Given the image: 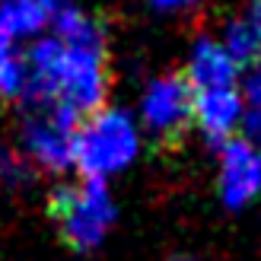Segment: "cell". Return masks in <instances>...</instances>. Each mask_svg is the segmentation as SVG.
I'll use <instances>...</instances> for the list:
<instances>
[{
	"label": "cell",
	"mask_w": 261,
	"mask_h": 261,
	"mask_svg": "<svg viewBox=\"0 0 261 261\" xmlns=\"http://www.w3.org/2000/svg\"><path fill=\"white\" fill-rule=\"evenodd\" d=\"M0 181L4 185H22V181H29V169L25 163H19L13 153L0 150Z\"/></svg>",
	"instance_id": "10"
},
{
	"label": "cell",
	"mask_w": 261,
	"mask_h": 261,
	"mask_svg": "<svg viewBox=\"0 0 261 261\" xmlns=\"http://www.w3.org/2000/svg\"><path fill=\"white\" fill-rule=\"evenodd\" d=\"M25 89V64L19 58L16 45H13V38H7L0 32V96H22Z\"/></svg>",
	"instance_id": "9"
},
{
	"label": "cell",
	"mask_w": 261,
	"mask_h": 261,
	"mask_svg": "<svg viewBox=\"0 0 261 261\" xmlns=\"http://www.w3.org/2000/svg\"><path fill=\"white\" fill-rule=\"evenodd\" d=\"M261 191V156L249 140H226L220 153V194L226 207H245Z\"/></svg>",
	"instance_id": "5"
},
{
	"label": "cell",
	"mask_w": 261,
	"mask_h": 261,
	"mask_svg": "<svg viewBox=\"0 0 261 261\" xmlns=\"http://www.w3.org/2000/svg\"><path fill=\"white\" fill-rule=\"evenodd\" d=\"M245 25V32L255 38V45L261 48V0H249V7H245V16L239 19Z\"/></svg>",
	"instance_id": "11"
},
{
	"label": "cell",
	"mask_w": 261,
	"mask_h": 261,
	"mask_svg": "<svg viewBox=\"0 0 261 261\" xmlns=\"http://www.w3.org/2000/svg\"><path fill=\"white\" fill-rule=\"evenodd\" d=\"M194 121L214 140L223 147L232 140V130L242 121V96L239 89H220V93H194Z\"/></svg>",
	"instance_id": "7"
},
{
	"label": "cell",
	"mask_w": 261,
	"mask_h": 261,
	"mask_svg": "<svg viewBox=\"0 0 261 261\" xmlns=\"http://www.w3.org/2000/svg\"><path fill=\"white\" fill-rule=\"evenodd\" d=\"M76 118H70L67 112H61L55 106H38L29 109V118L22 127V140L29 156L51 172H64L73 163V130Z\"/></svg>",
	"instance_id": "4"
},
{
	"label": "cell",
	"mask_w": 261,
	"mask_h": 261,
	"mask_svg": "<svg viewBox=\"0 0 261 261\" xmlns=\"http://www.w3.org/2000/svg\"><path fill=\"white\" fill-rule=\"evenodd\" d=\"M181 76L188 80L191 93H220V89H236L239 67L220 42L201 38V42L191 48L188 67Z\"/></svg>",
	"instance_id": "6"
},
{
	"label": "cell",
	"mask_w": 261,
	"mask_h": 261,
	"mask_svg": "<svg viewBox=\"0 0 261 261\" xmlns=\"http://www.w3.org/2000/svg\"><path fill=\"white\" fill-rule=\"evenodd\" d=\"M137 156V127L118 109H99L73 130V163L83 178H102Z\"/></svg>",
	"instance_id": "2"
},
{
	"label": "cell",
	"mask_w": 261,
	"mask_h": 261,
	"mask_svg": "<svg viewBox=\"0 0 261 261\" xmlns=\"http://www.w3.org/2000/svg\"><path fill=\"white\" fill-rule=\"evenodd\" d=\"M169 261H194V258H185V255H175V258H169Z\"/></svg>",
	"instance_id": "14"
},
{
	"label": "cell",
	"mask_w": 261,
	"mask_h": 261,
	"mask_svg": "<svg viewBox=\"0 0 261 261\" xmlns=\"http://www.w3.org/2000/svg\"><path fill=\"white\" fill-rule=\"evenodd\" d=\"M143 127L160 147H172L194 121V93L181 73H166L143 93Z\"/></svg>",
	"instance_id": "3"
},
{
	"label": "cell",
	"mask_w": 261,
	"mask_h": 261,
	"mask_svg": "<svg viewBox=\"0 0 261 261\" xmlns=\"http://www.w3.org/2000/svg\"><path fill=\"white\" fill-rule=\"evenodd\" d=\"M245 130H249V143L261 156V102L249 106V118H245Z\"/></svg>",
	"instance_id": "12"
},
{
	"label": "cell",
	"mask_w": 261,
	"mask_h": 261,
	"mask_svg": "<svg viewBox=\"0 0 261 261\" xmlns=\"http://www.w3.org/2000/svg\"><path fill=\"white\" fill-rule=\"evenodd\" d=\"M156 7H163V10H178V7H191V4H198V0H153Z\"/></svg>",
	"instance_id": "13"
},
{
	"label": "cell",
	"mask_w": 261,
	"mask_h": 261,
	"mask_svg": "<svg viewBox=\"0 0 261 261\" xmlns=\"http://www.w3.org/2000/svg\"><path fill=\"white\" fill-rule=\"evenodd\" d=\"M48 22L42 0H0V32L7 38L35 35Z\"/></svg>",
	"instance_id": "8"
},
{
	"label": "cell",
	"mask_w": 261,
	"mask_h": 261,
	"mask_svg": "<svg viewBox=\"0 0 261 261\" xmlns=\"http://www.w3.org/2000/svg\"><path fill=\"white\" fill-rule=\"evenodd\" d=\"M48 217L58 239L70 252H93L115 220V204L102 178H83L76 185H61L51 191Z\"/></svg>",
	"instance_id": "1"
}]
</instances>
